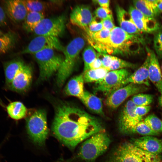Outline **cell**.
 I'll return each mask as SVG.
<instances>
[{
	"label": "cell",
	"instance_id": "11",
	"mask_svg": "<svg viewBox=\"0 0 162 162\" xmlns=\"http://www.w3.org/2000/svg\"><path fill=\"white\" fill-rule=\"evenodd\" d=\"M64 48L57 38L38 35L32 39L20 54L34 55L46 49H52L63 52Z\"/></svg>",
	"mask_w": 162,
	"mask_h": 162
},
{
	"label": "cell",
	"instance_id": "46",
	"mask_svg": "<svg viewBox=\"0 0 162 162\" xmlns=\"http://www.w3.org/2000/svg\"><path fill=\"white\" fill-rule=\"evenodd\" d=\"M4 34L0 30V36Z\"/></svg>",
	"mask_w": 162,
	"mask_h": 162
},
{
	"label": "cell",
	"instance_id": "43",
	"mask_svg": "<svg viewBox=\"0 0 162 162\" xmlns=\"http://www.w3.org/2000/svg\"><path fill=\"white\" fill-rule=\"evenodd\" d=\"M6 23L5 14L2 8L0 6V25L3 26Z\"/></svg>",
	"mask_w": 162,
	"mask_h": 162
},
{
	"label": "cell",
	"instance_id": "44",
	"mask_svg": "<svg viewBox=\"0 0 162 162\" xmlns=\"http://www.w3.org/2000/svg\"><path fill=\"white\" fill-rule=\"evenodd\" d=\"M156 8L159 14L162 13V0H158Z\"/></svg>",
	"mask_w": 162,
	"mask_h": 162
},
{
	"label": "cell",
	"instance_id": "32",
	"mask_svg": "<svg viewBox=\"0 0 162 162\" xmlns=\"http://www.w3.org/2000/svg\"><path fill=\"white\" fill-rule=\"evenodd\" d=\"M131 100L136 106L149 105L153 101V96L140 93L134 95Z\"/></svg>",
	"mask_w": 162,
	"mask_h": 162
},
{
	"label": "cell",
	"instance_id": "21",
	"mask_svg": "<svg viewBox=\"0 0 162 162\" xmlns=\"http://www.w3.org/2000/svg\"><path fill=\"white\" fill-rule=\"evenodd\" d=\"M84 81L82 74L76 76L68 82L64 89L68 95L76 97L80 100L83 95Z\"/></svg>",
	"mask_w": 162,
	"mask_h": 162
},
{
	"label": "cell",
	"instance_id": "6",
	"mask_svg": "<svg viewBox=\"0 0 162 162\" xmlns=\"http://www.w3.org/2000/svg\"><path fill=\"white\" fill-rule=\"evenodd\" d=\"M55 50L46 49L34 55L39 66V80H46L57 72L64 60V57L56 53Z\"/></svg>",
	"mask_w": 162,
	"mask_h": 162
},
{
	"label": "cell",
	"instance_id": "27",
	"mask_svg": "<svg viewBox=\"0 0 162 162\" xmlns=\"http://www.w3.org/2000/svg\"><path fill=\"white\" fill-rule=\"evenodd\" d=\"M134 7L145 15L154 18L158 15L156 10L148 0L133 1Z\"/></svg>",
	"mask_w": 162,
	"mask_h": 162
},
{
	"label": "cell",
	"instance_id": "18",
	"mask_svg": "<svg viewBox=\"0 0 162 162\" xmlns=\"http://www.w3.org/2000/svg\"><path fill=\"white\" fill-rule=\"evenodd\" d=\"M139 148L149 153L159 154L162 153V141L152 136L133 139L131 142Z\"/></svg>",
	"mask_w": 162,
	"mask_h": 162
},
{
	"label": "cell",
	"instance_id": "5",
	"mask_svg": "<svg viewBox=\"0 0 162 162\" xmlns=\"http://www.w3.org/2000/svg\"><path fill=\"white\" fill-rule=\"evenodd\" d=\"M82 142L78 155L87 162H92L103 154L108 149L111 140L104 131L92 135Z\"/></svg>",
	"mask_w": 162,
	"mask_h": 162
},
{
	"label": "cell",
	"instance_id": "3",
	"mask_svg": "<svg viewBox=\"0 0 162 162\" xmlns=\"http://www.w3.org/2000/svg\"><path fill=\"white\" fill-rule=\"evenodd\" d=\"M85 44L84 39L77 37L65 47L63 52L64 60L57 74L56 82L58 86L63 85L73 72L80 53Z\"/></svg>",
	"mask_w": 162,
	"mask_h": 162
},
{
	"label": "cell",
	"instance_id": "29",
	"mask_svg": "<svg viewBox=\"0 0 162 162\" xmlns=\"http://www.w3.org/2000/svg\"><path fill=\"white\" fill-rule=\"evenodd\" d=\"M24 2L28 12L43 13L47 9L49 4L48 2L38 0H24Z\"/></svg>",
	"mask_w": 162,
	"mask_h": 162
},
{
	"label": "cell",
	"instance_id": "33",
	"mask_svg": "<svg viewBox=\"0 0 162 162\" xmlns=\"http://www.w3.org/2000/svg\"><path fill=\"white\" fill-rule=\"evenodd\" d=\"M135 67V64L114 56L108 70L110 71L124 69L126 68H134Z\"/></svg>",
	"mask_w": 162,
	"mask_h": 162
},
{
	"label": "cell",
	"instance_id": "13",
	"mask_svg": "<svg viewBox=\"0 0 162 162\" xmlns=\"http://www.w3.org/2000/svg\"><path fill=\"white\" fill-rule=\"evenodd\" d=\"M128 12L133 22L142 33H150L158 31L159 24L154 18L145 15L132 6L129 7Z\"/></svg>",
	"mask_w": 162,
	"mask_h": 162
},
{
	"label": "cell",
	"instance_id": "42",
	"mask_svg": "<svg viewBox=\"0 0 162 162\" xmlns=\"http://www.w3.org/2000/svg\"><path fill=\"white\" fill-rule=\"evenodd\" d=\"M93 2L94 3L99 4L100 7L106 9H110V0H93Z\"/></svg>",
	"mask_w": 162,
	"mask_h": 162
},
{
	"label": "cell",
	"instance_id": "28",
	"mask_svg": "<svg viewBox=\"0 0 162 162\" xmlns=\"http://www.w3.org/2000/svg\"><path fill=\"white\" fill-rule=\"evenodd\" d=\"M16 39L15 34L10 32L0 36V53H5L12 48Z\"/></svg>",
	"mask_w": 162,
	"mask_h": 162
},
{
	"label": "cell",
	"instance_id": "15",
	"mask_svg": "<svg viewBox=\"0 0 162 162\" xmlns=\"http://www.w3.org/2000/svg\"><path fill=\"white\" fill-rule=\"evenodd\" d=\"M146 51L149 56L148 78L158 91L162 94V74L158 58L154 51L147 46Z\"/></svg>",
	"mask_w": 162,
	"mask_h": 162
},
{
	"label": "cell",
	"instance_id": "2",
	"mask_svg": "<svg viewBox=\"0 0 162 162\" xmlns=\"http://www.w3.org/2000/svg\"><path fill=\"white\" fill-rule=\"evenodd\" d=\"M143 43L141 34H129L116 26L106 41L94 48L100 53L129 56L138 53Z\"/></svg>",
	"mask_w": 162,
	"mask_h": 162
},
{
	"label": "cell",
	"instance_id": "25",
	"mask_svg": "<svg viewBox=\"0 0 162 162\" xmlns=\"http://www.w3.org/2000/svg\"><path fill=\"white\" fill-rule=\"evenodd\" d=\"M44 18L43 13L28 12L24 21L23 27L27 32H33L35 28Z\"/></svg>",
	"mask_w": 162,
	"mask_h": 162
},
{
	"label": "cell",
	"instance_id": "16",
	"mask_svg": "<svg viewBox=\"0 0 162 162\" xmlns=\"http://www.w3.org/2000/svg\"><path fill=\"white\" fill-rule=\"evenodd\" d=\"M32 78V67L26 64L8 86L12 91L19 92H25L30 86Z\"/></svg>",
	"mask_w": 162,
	"mask_h": 162
},
{
	"label": "cell",
	"instance_id": "4",
	"mask_svg": "<svg viewBox=\"0 0 162 162\" xmlns=\"http://www.w3.org/2000/svg\"><path fill=\"white\" fill-rule=\"evenodd\" d=\"M112 162H162L159 154H152L139 148L132 142L119 145L114 152Z\"/></svg>",
	"mask_w": 162,
	"mask_h": 162
},
{
	"label": "cell",
	"instance_id": "41",
	"mask_svg": "<svg viewBox=\"0 0 162 162\" xmlns=\"http://www.w3.org/2000/svg\"><path fill=\"white\" fill-rule=\"evenodd\" d=\"M97 58L90 64L89 69H98L103 68L100 58L97 54Z\"/></svg>",
	"mask_w": 162,
	"mask_h": 162
},
{
	"label": "cell",
	"instance_id": "10",
	"mask_svg": "<svg viewBox=\"0 0 162 162\" xmlns=\"http://www.w3.org/2000/svg\"><path fill=\"white\" fill-rule=\"evenodd\" d=\"M148 89V87L144 85L129 83L108 96L106 103L110 108L116 109L129 97L145 92Z\"/></svg>",
	"mask_w": 162,
	"mask_h": 162
},
{
	"label": "cell",
	"instance_id": "38",
	"mask_svg": "<svg viewBox=\"0 0 162 162\" xmlns=\"http://www.w3.org/2000/svg\"><path fill=\"white\" fill-rule=\"evenodd\" d=\"M98 54L101 58L103 67L109 70L108 69L111 64L114 56L99 53Z\"/></svg>",
	"mask_w": 162,
	"mask_h": 162
},
{
	"label": "cell",
	"instance_id": "17",
	"mask_svg": "<svg viewBox=\"0 0 162 162\" xmlns=\"http://www.w3.org/2000/svg\"><path fill=\"white\" fill-rule=\"evenodd\" d=\"M4 4L6 13L10 19L17 22L24 21L28 11L24 0L5 1Z\"/></svg>",
	"mask_w": 162,
	"mask_h": 162
},
{
	"label": "cell",
	"instance_id": "47",
	"mask_svg": "<svg viewBox=\"0 0 162 162\" xmlns=\"http://www.w3.org/2000/svg\"><path fill=\"white\" fill-rule=\"evenodd\" d=\"M161 71H162V64L161 65Z\"/></svg>",
	"mask_w": 162,
	"mask_h": 162
},
{
	"label": "cell",
	"instance_id": "14",
	"mask_svg": "<svg viewBox=\"0 0 162 162\" xmlns=\"http://www.w3.org/2000/svg\"><path fill=\"white\" fill-rule=\"evenodd\" d=\"M94 17L89 6L80 5L76 6L72 10L70 14V20L72 25L79 27L86 32Z\"/></svg>",
	"mask_w": 162,
	"mask_h": 162
},
{
	"label": "cell",
	"instance_id": "23",
	"mask_svg": "<svg viewBox=\"0 0 162 162\" xmlns=\"http://www.w3.org/2000/svg\"><path fill=\"white\" fill-rule=\"evenodd\" d=\"M25 65L23 61L19 59L10 61L5 64L4 69L5 81L8 86Z\"/></svg>",
	"mask_w": 162,
	"mask_h": 162
},
{
	"label": "cell",
	"instance_id": "12",
	"mask_svg": "<svg viewBox=\"0 0 162 162\" xmlns=\"http://www.w3.org/2000/svg\"><path fill=\"white\" fill-rule=\"evenodd\" d=\"M136 106L131 100L125 104L119 119V128L122 133L128 134L134 133L135 128L142 118L136 114L135 110Z\"/></svg>",
	"mask_w": 162,
	"mask_h": 162
},
{
	"label": "cell",
	"instance_id": "9",
	"mask_svg": "<svg viewBox=\"0 0 162 162\" xmlns=\"http://www.w3.org/2000/svg\"><path fill=\"white\" fill-rule=\"evenodd\" d=\"M66 18L64 14L49 18H44L34 28L33 32L37 36L57 38L64 33Z\"/></svg>",
	"mask_w": 162,
	"mask_h": 162
},
{
	"label": "cell",
	"instance_id": "24",
	"mask_svg": "<svg viewBox=\"0 0 162 162\" xmlns=\"http://www.w3.org/2000/svg\"><path fill=\"white\" fill-rule=\"evenodd\" d=\"M6 110L9 116L16 120L25 117L27 113L26 107L20 101H14L10 103L7 106Z\"/></svg>",
	"mask_w": 162,
	"mask_h": 162
},
{
	"label": "cell",
	"instance_id": "30",
	"mask_svg": "<svg viewBox=\"0 0 162 162\" xmlns=\"http://www.w3.org/2000/svg\"><path fill=\"white\" fill-rule=\"evenodd\" d=\"M82 56L84 72L89 69L90 64L97 58L98 55L94 48L89 45L86 46L83 50Z\"/></svg>",
	"mask_w": 162,
	"mask_h": 162
},
{
	"label": "cell",
	"instance_id": "22",
	"mask_svg": "<svg viewBox=\"0 0 162 162\" xmlns=\"http://www.w3.org/2000/svg\"><path fill=\"white\" fill-rule=\"evenodd\" d=\"M80 100L89 109L93 112L101 115H103L102 101L98 97L87 91H85Z\"/></svg>",
	"mask_w": 162,
	"mask_h": 162
},
{
	"label": "cell",
	"instance_id": "7",
	"mask_svg": "<svg viewBox=\"0 0 162 162\" xmlns=\"http://www.w3.org/2000/svg\"><path fill=\"white\" fill-rule=\"evenodd\" d=\"M26 126L33 141L39 146L44 144L48 133L46 112L42 109L35 111L27 118Z\"/></svg>",
	"mask_w": 162,
	"mask_h": 162
},
{
	"label": "cell",
	"instance_id": "36",
	"mask_svg": "<svg viewBox=\"0 0 162 162\" xmlns=\"http://www.w3.org/2000/svg\"><path fill=\"white\" fill-rule=\"evenodd\" d=\"M101 21L99 22L97 20L95 17H94L93 20L89 24L87 30L86 32V36L91 35L103 29Z\"/></svg>",
	"mask_w": 162,
	"mask_h": 162
},
{
	"label": "cell",
	"instance_id": "35",
	"mask_svg": "<svg viewBox=\"0 0 162 162\" xmlns=\"http://www.w3.org/2000/svg\"><path fill=\"white\" fill-rule=\"evenodd\" d=\"M153 44L155 52L158 57L162 58V32H157L155 34Z\"/></svg>",
	"mask_w": 162,
	"mask_h": 162
},
{
	"label": "cell",
	"instance_id": "8",
	"mask_svg": "<svg viewBox=\"0 0 162 162\" xmlns=\"http://www.w3.org/2000/svg\"><path fill=\"white\" fill-rule=\"evenodd\" d=\"M130 75L126 68L110 71L103 78L95 82L94 91L108 96L125 86V81Z\"/></svg>",
	"mask_w": 162,
	"mask_h": 162
},
{
	"label": "cell",
	"instance_id": "37",
	"mask_svg": "<svg viewBox=\"0 0 162 162\" xmlns=\"http://www.w3.org/2000/svg\"><path fill=\"white\" fill-rule=\"evenodd\" d=\"M94 14L95 17L101 20L112 15V11L110 9H106L100 7L96 9Z\"/></svg>",
	"mask_w": 162,
	"mask_h": 162
},
{
	"label": "cell",
	"instance_id": "45",
	"mask_svg": "<svg viewBox=\"0 0 162 162\" xmlns=\"http://www.w3.org/2000/svg\"><path fill=\"white\" fill-rule=\"evenodd\" d=\"M158 102L160 105L162 107V94L158 98Z\"/></svg>",
	"mask_w": 162,
	"mask_h": 162
},
{
	"label": "cell",
	"instance_id": "26",
	"mask_svg": "<svg viewBox=\"0 0 162 162\" xmlns=\"http://www.w3.org/2000/svg\"><path fill=\"white\" fill-rule=\"evenodd\" d=\"M109 71L106 69L102 68L98 69H89L82 73L85 82H98L106 76Z\"/></svg>",
	"mask_w": 162,
	"mask_h": 162
},
{
	"label": "cell",
	"instance_id": "31",
	"mask_svg": "<svg viewBox=\"0 0 162 162\" xmlns=\"http://www.w3.org/2000/svg\"><path fill=\"white\" fill-rule=\"evenodd\" d=\"M143 122L154 131L159 134L162 133V121L154 114L148 116Z\"/></svg>",
	"mask_w": 162,
	"mask_h": 162
},
{
	"label": "cell",
	"instance_id": "20",
	"mask_svg": "<svg viewBox=\"0 0 162 162\" xmlns=\"http://www.w3.org/2000/svg\"><path fill=\"white\" fill-rule=\"evenodd\" d=\"M146 58L142 65L126 80L125 85L129 83L143 85L149 86L148 67L149 56L147 53Z\"/></svg>",
	"mask_w": 162,
	"mask_h": 162
},
{
	"label": "cell",
	"instance_id": "40",
	"mask_svg": "<svg viewBox=\"0 0 162 162\" xmlns=\"http://www.w3.org/2000/svg\"><path fill=\"white\" fill-rule=\"evenodd\" d=\"M151 107L150 105L136 106V112L137 115L142 119L143 116L147 114L150 111Z\"/></svg>",
	"mask_w": 162,
	"mask_h": 162
},
{
	"label": "cell",
	"instance_id": "1",
	"mask_svg": "<svg viewBox=\"0 0 162 162\" xmlns=\"http://www.w3.org/2000/svg\"><path fill=\"white\" fill-rule=\"evenodd\" d=\"M52 130L58 139L72 149L94 134L104 131L97 119L66 103L56 107Z\"/></svg>",
	"mask_w": 162,
	"mask_h": 162
},
{
	"label": "cell",
	"instance_id": "39",
	"mask_svg": "<svg viewBox=\"0 0 162 162\" xmlns=\"http://www.w3.org/2000/svg\"><path fill=\"white\" fill-rule=\"evenodd\" d=\"M103 28L111 31L116 26L114 23L112 15L101 21Z\"/></svg>",
	"mask_w": 162,
	"mask_h": 162
},
{
	"label": "cell",
	"instance_id": "34",
	"mask_svg": "<svg viewBox=\"0 0 162 162\" xmlns=\"http://www.w3.org/2000/svg\"><path fill=\"white\" fill-rule=\"evenodd\" d=\"M134 133H137L144 136H154L159 134L152 130L143 121H141L136 125Z\"/></svg>",
	"mask_w": 162,
	"mask_h": 162
},
{
	"label": "cell",
	"instance_id": "19",
	"mask_svg": "<svg viewBox=\"0 0 162 162\" xmlns=\"http://www.w3.org/2000/svg\"><path fill=\"white\" fill-rule=\"evenodd\" d=\"M117 20L120 27L125 32L132 34H141V32L133 22L128 12L118 5L116 7Z\"/></svg>",
	"mask_w": 162,
	"mask_h": 162
}]
</instances>
